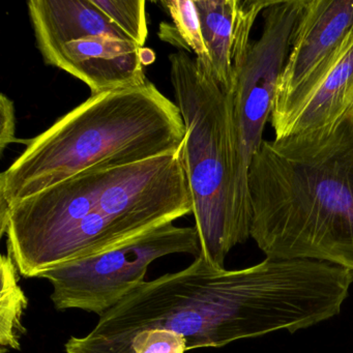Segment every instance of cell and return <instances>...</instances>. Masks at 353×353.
Segmentation results:
<instances>
[{"instance_id": "obj_1", "label": "cell", "mask_w": 353, "mask_h": 353, "mask_svg": "<svg viewBox=\"0 0 353 353\" xmlns=\"http://www.w3.org/2000/svg\"><path fill=\"white\" fill-rule=\"evenodd\" d=\"M251 237L266 257L353 270V112L263 141L249 174Z\"/></svg>"}, {"instance_id": "obj_2", "label": "cell", "mask_w": 353, "mask_h": 353, "mask_svg": "<svg viewBox=\"0 0 353 353\" xmlns=\"http://www.w3.org/2000/svg\"><path fill=\"white\" fill-rule=\"evenodd\" d=\"M287 299L268 264L243 270L216 268L203 256L181 272L145 281L100 316L84 336H71L65 353H127L144 330L183 336L188 351L223 347L282 327Z\"/></svg>"}, {"instance_id": "obj_3", "label": "cell", "mask_w": 353, "mask_h": 353, "mask_svg": "<svg viewBox=\"0 0 353 353\" xmlns=\"http://www.w3.org/2000/svg\"><path fill=\"white\" fill-rule=\"evenodd\" d=\"M179 107L152 82L104 92L63 115L0 174V216L14 204L92 168H112L181 150Z\"/></svg>"}, {"instance_id": "obj_4", "label": "cell", "mask_w": 353, "mask_h": 353, "mask_svg": "<svg viewBox=\"0 0 353 353\" xmlns=\"http://www.w3.org/2000/svg\"><path fill=\"white\" fill-rule=\"evenodd\" d=\"M175 104L185 136L181 161L193 199L200 255L216 268L243 243L233 210L235 162L232 94L220 85L212 69L187 51L169 55Z\"/></svg>"}, {"instance_id": "obj_5", "label": "cell", "mask_w": 353, "mask_h": 353, "mask_svg": "<svg viewBox=\"0 0 353 353\" xmlns=\"http://www.w3.org/2000/svg\"><path fill=\"white\" fill-rule=\"evenodd\" d=\"M305 0H270L262 13L261 37L252 44L232 92L233 210L243 243L251 237L250 169L264 141V128L272 115L278 81Z\"/></svg>"}, {"instance_id": "obj_6", "label": "cell", "mask_w": 353, "mask_h": 353, "mask_svg": "<svg viewBox=\"0 0 353 353\" xmlns=\"http://www.w3.org/2000/svg\"><path fill=\"white\" fill-rule=\"evenodd\" d=\"M196 227H159L100 255L63 264L40 279L49 281L59 311L77 309L103 315L145 282L148 266L172 254L200 255Z\"/></svg>"}, {"instance_id": "obj_7", "label": "cell", "mask_w": 353, "mask_h": 353, "mask_svg": "<svg viewBox=\"0 0 353 353\" xmlns=\"http://www.w3.org/2000/svg\"><path fill=\"white\" fill-rule=\"evenodd\" d=\"M96 212L139 234L193 214L181 150L99 170Z\"/></svg>"}, {"instance_id": "obj_8", "label": "cell", "mask_w": 353, "mask_h": 353, "mask_svg": "<svg viewBox=\"0 0 353 353\" xmlns=\"http://www.w3.org/2000/svg\"><path fill=\"white\" fill-rule=\"evenodd\" d=\"M353 112V30L288 97L274 103V139L332 127Z\"/></svg>"}, {"instance_id": "obj_9", "label": "cell", "mask_w": 353, "mask_h": 353, "mask_svg": "<svg viewBox=\"0 0 353 353\" xmlns=\"http://www.w3.org/2000/svg\"><path fill=\"white\" fill-rule=\"evenodd\" d=\"M141 47L131 41L90 37L43 54L46 65L83 81L92 96L139 88L148 82L140 59Z\"/></svg>"}, {"instance_id": "obj_10", "label": "cell", "mask_w": 353, "mask_h": 353, "mask_svg": "<svg viewBox=\"0 0 353 353\" xmlns=\"http://www.w3.org/2000/svg\"><path fill=\"white\" fill-rule=\"evenodd\" d=\"M352 30L353 0H305L274 102L299 88Z\"/></svg>"}, {"instance_id": "obj_11", "label": "cell", "mask_w": 353, "mask_h": 353, "mask_svg": "<svg viewBox=\"0 0 353 353\" xmlns=\"http://www.w3.org/2000/svg\"><path fill=\"white\" fill-rule=\"evenodd\" d=\"M270 0H195L212 74L232 94L251 49V32Z\"/></svg>"}, {"instance_id": "obj_12", "label": "cell", "mask_w": 353, "mask_h": 353, "mask_svg": "<svg viewBox=\"0 0 353 353\" xmlns=\"http://www.w3.org/2000/svg\"><path fill=\"white\" fill-rule=\"evenodd\" d=\"M28 8L37 46L42 55L90 37L131 41L92 0H30Z\"/></svg>"}, {"instance_id": "obj_13", "label": "cell", "mask_w": 353, "mask_h": 353, "mask_svg": "<svg viewBox=\"0 0 353 353\" xmlns=\"http://www.w3.org/2000/svg\"><path fill=\"white\" fill-rule=\"evenodd\" d=\"M1 293H0V353L20 350V341L26 334L23 316L28 299L19 285V270L9 254L0 260Z\"/></svg>"}, {"instance_id": "obj_14", "label": "cell", "mask_w": 353, "mask_h": 353, "mask_svg": "<svg viewBox=\"0 0 353 353\" xmlns=\"http://www.w3.org/2000/svg\"><path fill=\"white\" fill-rule=\"evenodd\" d=\"M160 3L172 18L175 34L173 45L181 50L192 51L200 63L212 68L210 53L202 36L201 22L195 0H164Z\"/></svg>"}, {"instance_id": "obj_15", "label": "cell", "mask_w": 353, "mask_h": 353, "mask_svg": "<svg viewBox=\"0 0 353 353\" xmlns=\"http://www.w3.org/2000/svg\"><path fill=\"white\" fill-rule=\"evenodd\" d=\"M132 42L143 48L148 36L144 0H92Z\"/></svg>"}, {"instance_id": "obj_16", "label": "cell", "mask_w": 353, "mask_h": 353, "mask_svg": "<svg viewBox=\"0 0 353 353\" xmlns=\"http://www.w3.org/2000/svg\"><path fill=\"white\" fill-rule=\"evenodd\" d=\"M187 341L183 336L166 330H144L136 334L127 353H185Z\"/></svg>"}, {"instance_id": "obj_17", "label": "cell", "mask_w": 353, "mask_h": 353, "mask_svg": "<svg viewBox=\"0 0 353 353\" xmlns=\"http://www.w3.org/2000/svg\"><path fill=\"white\" fill-rule=\"evenodd\" d=\"M16 111L14 103L6 94L0 97V152L3 156L7 146L10 144L21 142L26 143V140H19L16 137Z\"/></svg>"}, {"instance_id": "obj_18", "label": "cell", "mask_w": 353, "mask_h": 353, "mask_svg": "<svg viewBox=\"0 0 353 353\" xmlns=\"http://www.w3.org/2000/svg\"><path fill=\"white\" fill-rule=\"evenodd\" d=\"M140 59H141L143 67H146V65H152L154 63V59H156V55L150 49L141 48V50H140Z\"/></svg>"}]
</instances>
